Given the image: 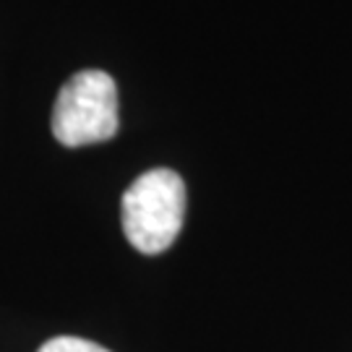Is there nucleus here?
<instances>
[{"label":"nucleus","instance_id":"1","mask_svg":"<svg viewBox=\"0 0 352 352\" xmlns=\"http://www.w3.org/2000/svg\"><path fill=\"white\" fill-rule=\"evenodd\" d=\"M186 219V183L175 170L157 167L136 177L123 193V232L139 253H164Z\"/></svg>","mask_w":352,"mask_h":352},{"label":"nucleus","instance_id":"2","mask_svg":"<svg viewBox=\"0 0 352 352\" xmlns=\"http://www.w3.org/2000/svg\"><path fill=\"white\" fill-rule=\"evenodd\" d=\"M52 133L63 146L110 141L118 133V87L104 71H81L65 81L52 107Z\"/></svg>","mask_w":352,"mask_h":352},{"label":"nucleus","instance_id":"3","mask_svg":"<svg viewBox=\"0 0 352 352\" xmlns=\"http://www.w3.org/2000/svg\"><path fill=\"white\" fill-rule=\"evenodd\" d=\"M37 352H110L94 344L89 340H78V337H55V340L45 342Z\"/></svg>","mask_w":352,"mask_h":352}]
</instances>
